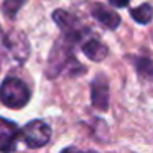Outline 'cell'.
<instances>
[{
  "mask_svg": "<svg viewBox=\"0 0 153 153\" xmlns=\"http://www.w3.org/2000/svg\"><path fill=\"white\" fill-rule=\"evenodd\" d=\"M91 97H92V105L96 109L107 110V107H109V84L102 76H99L92 82Z\"/></svg>",
  "mask_w": 153,
  "mask_h": 153,
  "instance_id": "8992f818",
  "label": "cell"
},
{
  "mask_svg": "<svg viewBox=\"0 0 153 153\" xmlns=\"http://www.w3.org/2000/svg\"><path fill=\"white\" fill-rule=\"evenodd\" d=\"M137 68V73H138L140 77L146 81H153V61L148 59V58H135L133 61Z\"/></svg>",
  "mask_w": 153,
  "mask_h": 153,
  "instance_id": "9c48e42d",
  "label": "cell"
},
{
  "mask_svg": "<svg viewBox=\"0 0 153 153\" xmlns=\"http://www.w3.org/2000/svg\"><path fill=\"white\" fill-rule=\"evenodd\" d=\"M20 138V128L15 122L0 117V152H13Z\"/></svg>",
  "mask_w": 153,
  "mask_h": 153,
  "instance_id": "277c9868",
  "label": "cell"
},
{
  "mask_svg": "<svg viewBox=\"0 0 153 153\" xmlns=\"http://www.w3.org/2000/svg\"><path fill=\"white\" fill-rule=\"evenodd\" d=\"M82 53L86 54L89 59L99 63V61H104L107 58L109 50H107V46L102 41L96 40V38H89V40H86L82 43Z\"/></svg>",
  "mask_w": 153,
  "mask_h": 153,
  "instance_id": "52a82bcc",
  "label": "cell"
},
{
  "mask_svg": "<svg viewBox=\"0 0 153 153\" xmlns=\"http://www.w3.org/2000/svg\"><path fill=\"white\" fill-rule=\"evenodd\" d=\"M91 13L92 17L99 22L102 27L109 28V30H115L120 25V17L117 12H114L112 8H107L105 5L100 4H94L92 8H91Z\"/></svg>",
  "mask_w": 153,
  "mask_h": 153,
  "instance_id": "5b68a950",
  "label": "cell"
},
{
  "mask_svg": "<svg viewBox=\"0 0 153 153\" xmlns=\"http://www.w3.org/2000/svg\"><path fill=\"white\" fill-rule=\"evenodd\" d=\"M20 138L28 148H41L51 138V127L43 120H31L20 130Z\"/></svg>",
  "mask_w": 153,
  "mask_h": 153,
  "instance_id": "3957f363",
  "label": "cell"
},
{
  "mask_svg": "<svg viewBox=\"0 0 153 153\" xmlns=\"http://www.w3.org/2000/svg\"><path fill=\"white\" fill-rule=\"evenodd\" d=\"M0 31H2V30H0Z\"/></svg>",
  "mask_w": 153,
  "mask_h": 153,
  "instance_id": "7c38bea8",
  "label": "cell"
},
{
  "mask_svg": "<svg viewBox=\"0 0 153 153\" xmlns=\"http://www.w3.org/2000/svg\"><path fill=\"white\" fill-rule=\"evenodd\" d=\"M25 2H27V0H5L4 2V13H5V17L10 18V20H13Z\"/></svg>",
  "mask_w": 153,
  "mask_h": 153,
  "instance_id": "30bf717a",
  "label": "cell"
},
{
  "mask_svg": "<svg viewBox=\"0 0 153 153\" xmlns=\"http://www.w3.org/2000/svg\"><path fill=\"white\" fill-rule=\"evenodd\" d=\"M31 92L18 77H7L0 86V102L8 109H22L28 104Z\"/></svg>",
  "mask_w": 153,
  "mask_h": 153,
  "instance_id": "6da1fadb",
  "label": "cell"
},
{
  "mask_svg": "<svg viewBox=\"0 0 153 153\" xmlns=\"http://www.w3.org/2000/svg\"><path fill=\"white\" fill-rule=\"evenodd\" d=\"M109 4H112L114 7L122 8V7H127V5L130 4V0H109Z\"/></svg>",
  "mask_w": 153,
  "mask_h": 153,
  "instance_id": "8fae6325",
  "label": "cell"
},
{
  "mask_svg": "<svg viewBox=\"0 0 153 153\" xmlns=\"http://www.w3.org/2000/svg\"><path fill=\"white\" fill-rule=\"evenodd\" d=\"M130 15H132V18L135 22H138V23H142V25H146V23H150L152 18H153V8L150 4H142V5H138V7L132 8V10H130Z\"/></svg>",
  "mask_w": 153,
  "mask_h": 153,
  "instance_id": "ba28073f",
  "label": "cell"
},
{
  "mask_svg": "<svg viewBox=\"0 0 153 153\" xmlns=\"http://www.w3.org/2000/svg\"><path fill=\"white\" fill-rule=\"evenodd\" d=\"M53 20L56 22L59 30L63 31L64 38H66L68 41H71L73 45L81 43L82 38L86 36V33L89 31L87 28H84L82 25H81V22L77 20L73 13H69V12H66V10H54L53 12Z\"/></svg>",
  "mask_w": 153,
  "mask_h": 153,
  "instance_id": "7a4b0ae2",
  "label": "cell"
}]
</instances>
